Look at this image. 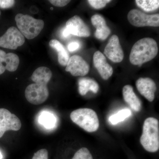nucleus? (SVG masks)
Wrapping results in <instances>:
<instances>
[{
	"mask_svg": "<svg viewBox=\"0 0 159 159\" xmlns=\"http://www.w3.org/2000/svg\"><path fill=\"white\" fill-rule=\"evenodd\" d=\"M158 52L156 41L150 38H145L139 40L133 46L129 55V61L134 65H141L153 59Z\"/></svg>",
	"mask_w": 159,
	"mask_h": 159,
	"instance_id": "obj_1",
	"label": "nucleus"
},
{
	"mask_svg": "<svg viewBox=\"0 0 159 159\" xmlns=\"http://www.w3.org/2000/svg\"><path fill=\"white\" fill-rule=\"evenodd\" d=\"M140 143L145 150L155 152L159 149V123L156 118L149 117L145 119L143 125Z\"/></svg>",
	"mask_w": 159,
	"mask_h": 159,
	"instance_id": "obj_2",
	"label": "nucleus"
},
{
	"mask_svg": "<svg viewBox=\"0 0 159 159\" xmlns=\"http://www.w3.org/2000/svg\"><path fill=\"white\" fill-rule=\"evenodd\" d=\"M70 119L86 131L92 133L98 130L99 120L96 112L90 108H80L71 113Z\"/></svg>",
	"mask_w": 159,
	"mask_h": 159,
	"instance_id": "obj_3",
	"label": "nucleus"
},
{
	"mask_svg": "<svg viewBox=\"0 0 159 159\" xmlns=\"http://www.w3.org/2000/svg\"><path fill=\"white\" fill-rule=\"evenodd\" d=\"M15 21L20 32L27 39L37 37L43 29V21L35 19L28 15L19 13L15 17Z\"/></svg>",
	"mask_w": 159,
	"mask_h": 159,
	"instance_id": "obj_4",
	"label": "nucleus"
},
{
	"mask_svg": "<svg viewBox=\"0 0 159 159\" xmlns=\"http://www.w3.org/2000/svg\"><path fill=\"white\" fill-rule=\"evenodd\" d=\"M127 18L131 25L135 27H157L159 26V14L148 15L140 10L134 9L129 12Z\"/></svg>",
	"mask_w": 159,
	"mask_h": 159,
	"instance_id": "obj_5",
	"label": "nucleus"
},
{
	"mask_svg": "<svg viewBox=\"0 0 159 159\" xmlns=\"http://www.w3.org/2000/svg\"><path fill=\"white\" fill-rule=\"evenodd\" d=\"M49 95L47 85L41 84H31L26 88L25 91L26 99L34 105H39L44 102Z\"/></svg>",
	"mask_w": 159,
	"mask_h": 159,
	"instance_id": "obj_6",
	"label": "nucleus"
},
{
	"mask_svg": "<svg viewBox=\"0 0 159 159\" xmlns=\"http://www.w3.org/2000/svg\"><path fill=\"white\" fill-rule=\"evenodd\" d=\"M25 42L24 35L16 27H11L0 37V47L16 50Z\"/></svg>",
	"mask_w": 159,
	"mask_h": 159,
	"instance_id": "obj_7",
	"label": "nucleus"
},
{
	"mask_svg": "<svg viewBox=\"0 0 159 159\" xmlns=\"http://www.w3.org/2000/svg\"><path fill=\"white\" fill-rule=\"evenodd\" d=\"M20 120L14 114L5 108H0V138L6 131H18L20 129Z\"/></svg>",
	"mask_w": 159,
	"mask_h": 159,
	"instance_id": "obj_8",
	"label": "nucleus"
},
{
	"mask_svg": "<svg viewBox=\"0 0 159 159\" xmlns=\"http://www.w3.org/2000/svg\"><path fill=\"white\" fill-rule=\"evenodd\" d=\"M104 54L107 58L113 62H121L124 58V54L119 43V37L114 34L110 39L106 46Z\"/></svg>",
	"mask_w": 159,
	"mask_h": 159,
	"instance_id": "obj_9",
	"label": "nucleus"
},
{
	"mask_svg": "<svg viewBox=\"0 0 159 159\" xmlns=\"http://www.w3.org/2000/svg\"><path fill=\"white\" fill-rule=\"evenodd\" d=\"M65 28L69 34L81 37L90 35V29L80 17L74 16L66 23Z\"/></svg>",
	"mask_w": 159,
	"mask_h": 159,
	"instance_id": "obj_10",
	"label": "nucleus"
},
{
	"mask_svg": "<svg viewBox=\"0 0 159 159\" xmlns=\"http://www.w3.org/2000/svg\"><path fill=\"white\" fill-rule=\"evenodd\" d=\"M89 69L88 63L82 57L75 55L69 59L66 71L75 77L84 76L88 74Z\"/></svg>",
	"mask_w": 159,
	"mask_h": 159,
	"instance_id": "obj_11",
	"label": "nucleus"
},
{
	"mask_svg": "<svg viewBox=\"0 0 159 159\" xmlns=\"http://www.w3.org/2000/svg\"><path fill=\"white\" fill-rule=\"evenodd\" d=\"M93 64L102 79L108 80L112 75L113 70L107 62L104 55L99 51H96L93 55Z\"/></svg>",
	"mask_w": 159,
	"mask_h": 159,
	"instance_id": "obj_12",
	"label": "nucleus"
},
{
	"mask_svg": "<svg viewBox=\"0 0 159 159\" xmlns=\"http://www.w3.org/2000/svg\"><path fill=\"white\" fill-rule=\"evenodd\" d=\"M136 86L138 91L149 102L153 101L157 85L152 79L149 78H140L137 80Z\"/></svg>",
	"mask_w": 159,
	"mask_h": 159,
	"instance_id": "obj_13",
	"label": "nucleus"
},
{
	"mask_svg": "<svg viewBox=\"0 0 159 159\" xmlns=\"http://www.w3.org/2000/svg\"><path fill=\"white\" fill-rule=\"evenodd\" d=\"M91 21L93 25L96 28L95 37L97 39L104 40L111 34V30L107 25L104 18L100 15H94L91 18Z\"/></svg>",
	"mask_w": 159,
	"mask_h": 159,
	"instance_id": "obj_14",
	"label": "nucleus"
},
{
	"mask_svg": "<svg viewBox=\"0 0 159 159\" xmlns=\"http://www.w3.org/2000/svg\"><path fill=\"white\" fill-rule=\"evenodd\" d=\"M124 100L135 111L139 112L142 107L141 101L134 92L133 88L130 85H126L122 89Z\"/></svg>",
	"mask_w": 159,
	"mask_h": 159,
	"instance_id": "obj_15",
	"label": "nucleus"
},
{
	"mask_svg": "<svg viewBox=\"0 0 159 159\" xmlns=\"http://www.w3.org/2000/svg\"><path fill=\"white\" fill-rule=\"evenodd\" d=\"M99 89V84L94 80L89 78H81L78 80V91L81 96H84L89 91L97 93Z\"/></svg>",
	"mask_w": 159,
	"mask_h": 159,
	"instance_id": "obj_16",
	"label": "nucleus"
},
{
	"mask_svg": "<svg viewBox=\"0 0 159 159\" xmlns=\"http://www.w3.org/2000/svg\"><path fill=\"white\" fill-rule=\"evenodd\" d=\"M52 72L48 68L40 67L33 72L31 79L35 83L48 84L52 77Z\"/></svg>",
	"mask_w": 159,
	"mask_h": 159,
	"instance_id": "obj_17",
	"label": "nucleus"
},
{
	"mask_svg": "<svg viewBox=\"0 0 159 159\" xmlns=\"http://www.w3.org/2000/svg\"><path fill=\"white\" fill-rule=\"evenodd\" d=\"M50 47L55 49L58 53V61L60 64L65 66H66L70 59L68 53L61 43L57 40L53 39L49 43Z\"/></svg>",
	"mask_w": 159,
	"mask_h": 159,
	"instance_id": "obj_18",
	"label": "nucleus"
},
{
	"mask_svg": "<svg viewBox=\"0 0 159 159\" xmlns=\"http://www.w3.org/2000/svg\"><path fill=\"white\" fill-rule=\"evenodd\" d=\"M41 125L47 129L54 128L57 123V119L54 114L49 111H43L41 113L39 118Z\"/></svg>",
	"mask_w": 159,
	"mask_h": 159,
	"instance_id": "obj_19",
	"label": "nucleus"
},
{
	"mask_svg": "<svg viewBox=\"0 0 159 159\" xmlns=\"http://www.w3.org/2000/svg\"><path fill=\"white\" fill-rule=\"evenodd\" d=\"M137 6L145 11H154L158 9V0H137L135 1Z\"/></svg>",
	"mask_w": 159,
	"mask_h": 159,
	"instance_id": "obj_20",
	"label": "nucleus"
},
{
	"mask_svg": "<svg viewBox=\"0 0 159 159\" xmlns=\"http://www.w3.org/2000/svg\"><path fill=\"white\" fill-rule=\"evenodd\" d=\"M19 63V58L16 54L12 53L6 54V70H7L15 71L18 67Z\"/></svg>",
	"mask_w": 159,
	"mask_h": 159,
	"instance_id": "obj_21",
	"label": "nucleus"
},
{
	"mask_svg": "<svg viewBox=\"0 0 159 159\" xmlns=\"http://www.w3.org/2000/svg\"><path fill=\"white\" fill-rule=\"evenodd\" d=\"M131 115L130 110L124 109L119 111L116 114H114L109 118V121L112 125H116L119 122H122L126 118Z\"/></svg>",
	"mask_w": 159,
	"mask_h": 159,
	"instance_id": "obj_22",
	"label": "nucleus"
},
{
	"mask_svg": "<svg viewBox=\"0 0 159 159\" xmlns=\"http://www.w3.org/2000/svg\"><path fill=\"white\" fill-rule=\"evenodd\" d=\"M71 159H93L89 149L85 147L80 148Z\"/></svg>",
	"mask_w": 159,
	"mask_h": 159,
	"instance_id": "obj_23",
	"label": "nucleus"
},
{
	"mask_svg": "<svg viewBox=\"0 0 159 159\" xmlns=\"http://www.w3.org/2000/svg\"><path fill=\"white\" fill-rule=\"evenodd\" d=\"M89 4L96 9H101L104 8L107 4L110 2L111 0H89Z\"/></svg>",
	"mask_w": 159,
	"mask_h": 159,
	"instance_id": "obj_24",
	"label": "nucleus"
},
{
	"mask_svg": "<svg viewBox=\"0 0 159 159\" xmlns=\"http://www.w3.org/2000/svg\"><path fill=\"white\" fill-rule=\"evenodd\" d=\"M6 54L5 51L0 50V75L6 70Z\"/></svg>",
	"mask_w": 159,
	"mask_h": 159,
	"instance_id": "obj_25",
	"label": "nucleus"
},
{
	"mask_svg": "<svg viewBox=\"0 0 159 159\" xmlns=\"http://www.w3.org/2000/svg\"><path fill=\"white\" fill-rule=\"evenodd\" d=\"M31 159H48V152L46 149H41L34 153Z\"/></svg>",
	"mask_w": 159,
	"mask_h": 159,
	"instance_id": "obj_26",
	"label": "nucleus"
},
{
	"mask_svg": "<svg viewBox=\"0 0 159 159\" xmlns=\"http://www.w3.org/2000/svg\"><path fill=\"white\" fill-rule=\"evenodd\" d=\"M15 2L13 0H0V8L8 9L14 6Z\"/></svg>",
	"mask_w": 159,
	"mask_h": 159,
	"instance_id": "obj_27",
	"label": "nucleus"
},
{
	"mask_svg": "<svg viewBox=\"0 0 159 159\" xmlns=\"http://www.w3.org/2000/svg\"><path fill=\"white\" fill-rule=\"evenodd\" d=\"M52 5L57 7H64L70 3V1L68 0H51L49 1Z\"/></svg>",
	"mask_w": 159,
	"mask_h": 159,
	"instance_id": "obj_28",
	"label": "nucleus"
},
{
	"mask_svg": "<svg viewBox=\"0 0 159 159\" xmlns=\"http://www.w3.org/2000/svg\"><path fill=\"white\" fill-rule=\"evenodd\" d=\"M80 44L79 42H71L68 45V49L70 52H72L77 51L80 48Z\"/></svg>",
	"mask_w": 159,
	"mask_h": 159,
	"instance_id": "obj_29",
	"label": "nucleus"
},
{
	"mask_svg": "<svg viewBox=\"0 0 159 159\" xmlns=\"http://www.w3.org/2000/svg\"><path fill=\"white\" fill-rule=\"evenodd\" d=\"M61 37L63 38H67L70 36V34H69L68 31H67L65 28H64L61 31Z\"/></svg>",
	"mask_w": 159,
	"mask_h": 159,
	"instance_id": "obj_30",
	"label": "nucleus"
},
{
	"mask_svg": "<svg viewBox=\"0 0 159 159\" xmlns=\"http://www.w3.org/2000/svg\"><path fill=\"white\" fill-rule=\"evenodd\" d=\"M3 156L2 153H1V151H0V159H2Z\"/></svg>",
	"mask_w": 159,
	"mask_h": 159,
	"instance_id": "obj_31",
	"label": "nucleus"
},
{
	"mask_svg": "<svg viewBox=\"0 0 159 159\" xmlns=\"http://www.w3.org/2000/svg\"><path fill=\"white\" fill-rule=\"evenodd\" d=\"M1 10H0V16H1Z\"/></svg>",
	"mask_w": 159,
	"mask_h": 159,
	"instance_id": "obj_32",
	"label": "nucleus"
},
{
	"mask_svg": "<svg viewBox=\"0 0 159 159\" xmlns=\"http://www.w3.org/2000/svg\"><path fill=\"white\" fill-rule=\"evenodd\" d=\"M53 8H51V10H53Z\"/></svg>",
	"mask_w": 159,
	"mask_h": 159,
	"instance_id": "obj_33",
	"label": "nucleus"
}]
</instances>
